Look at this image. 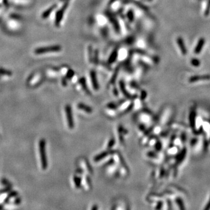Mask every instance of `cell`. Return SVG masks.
I'll return each mask as SVG.
<instances>
[{"label":"cell","instance_id":"277c9868","mask_svg":"<svg viewBox=\"0 0 210 210\" xmlns=\"http://www.w3.org/2000/svg\"><path fill=\"white\" fill-rule=\"evenodd\" d=\"M78 167L88 175H93V170L85 158H80L77 161Z\"/></svg>","mask_w":210,"mask_h":210},{"label":"cell","instance_id":"8fae6325","mask_svg":"<svg viewBox=\"0 0 210 210\" xmlns=\"http://www.w3.org/2000/svg\"><path fill=\"white\" fill-rule=\"evenodd\" d=\"M106 172L109 175L114 177L118 176L120 175L119 171V168L114 162L107 165Z\"/></svg>","mask_w":210,"mask_h":210},{"label":"cell","instance_id":"83f0119b","mask_svg":"<svg viewBox=\"0 0 210 210\" xmlns=\"http://www.w3.org/2000/svg\"><path fill=\"white\" fill-rule=\"evenodd\" d=\"M11 186H7L5 188H4V189H2V190H0V194H3V193H7V192H11Z\"/></svg>","mask_w":210,"mask_h":210},{"label":"cell","instance_id":"7c38bea8","mask_svg":"<svg viewBox=\"0 0 210 210\" xmlns=\"http://www.w3.org/2000/svg\"><path fill=\"white\" fill-rule=\"evenodd\" d=\"M210 80L209 75H195L190 77L189 79V82L190 83H194L198 81H208Z\"/></svg>","mask_w":210,"mask_h":210},{"label":"cell","instance_id":"3957f363","mask_svg":"<svg viewBox=\"0 0 210 210\" xmlns=\"http://www.w3.org/2000/svg\"><path fill=\"white\" fill-rule=\"evenodd\" d=\"M117 104L118 105V110L120 114L128 112L133 108L134 106L133 102L130 99L121 101Z\"/></svg>","mask_w":210,"mask_h":210},{"label":"cell","instance_id":"f1b7e54d","mask_svg":"<svg viewBox=\"0 0 210 210\" xmlns=\"http://www.w3.org/2000/svg\"><path fill=\"white\" fill-rule=\"evenodd\" d=\"M61 84L64 87L67 86V79L65 77H63L61 80Z\"/></svg>","mask_w":210,"mask_h":210},{"label":"cell","instance_id":"ba28073f","mask_svg":"<svg viewBox=\"0 0 210 210\" xmlns=\"http://www.w3.org/2000/svg\"><path fill=\"white\" fill-rule=\"evenodd\" d=\"M68 5V1L65 2V3H64V4L62 5L61 9H59V10L57 12L56 15V19H55V22H54L55 25L56 26H58L60 25V22H61V20L62 19V17H63L64 12H65L66 9H67Z\"/></svg>","mask_w":210,"mask_h":210},{"label":"cell","instance_id":"d4e9b609","mask_svg":"<svg viewBox=\"0 0 210 210\" xmlns=\"http://www.w3.org/2000/svg\"><path fill=\"white\" fill-rule=\"evenodd\" d=\"M115 143H116V141H115V139L114 138H111L109 140L108 143H107V145H106L107 150H111V148H112L113 146L114 145Z\"/></svg>","mask_w":210,"mask_h":210},{"label":"cell","instance_id":"484cf974","mask_svg":"<svg viewBox=\"0 0 210 210\" xmlns=\"http://www.w3.org/2000/svg\"><path fill=\"white\" fill-rule=\"evenodd\" d=\"M117 56H118V52H117V50H115L112 53V54L110 57L109 62L110 63H113L115 61V60L117 59Z\"/></svg>","mask_w":210,"mask_h":210},{"label":"cell","instance_id":"e575fe53","mask_svg":"<svg viewBox=\"0 0 210 210\" xmlns=\"http://www.w3.org/2000/svg\"><path fill=\"white\" fill-rule=\"evenodd\" d=\"M205 209H210V198H209V201L208 202V203L207 204V205H206V207H205Z\"/></svg>","mask_w":210,"mask_h":210},{"label":"cell","instance_id":"74e56055","mask_svg":"<svg viewBox=\"0 0 210 210\" xmlns=\"http://www.w3.org/2000/svg\"><path fill=\"white\" fill-rule=\"evenodd\" d=\"M3 208H4V205H3V204H0V209H3Z\"/></svg>","mask_w":210,"mask_h":210},{"label":"cell","instance_id":"603a6c76","mask_svg":"<svg viewBox=\"0 0 210 210\" xmlns=\"http://www.w3.org/2000/svg\"><path fill=\"white\" fill-rule=\"evenodd\" d=\"M56 5H53V6L51 7L50 8H49V9H47L46 11H45L43 13V14L41 15V18L43 19H45L47 18V17H49V16L50 15V14L51 13H52L53 11L55 8H56Z\"/></svg>","mask_w":210,"mask_h":210},{"label":"cell","instance_id":"8d00e7d4","mask_svg":"<svg viewBox=\"0 0 210 210\" xmlns=\"http://www.w3.org/2000/svg\"><path fill=\"white\" fill-rule=\"evenodd\" d=\"M68 1V0H60V2H62V3H65V2H67Z\"/></svg>","mask_w":210,"mask_h":210},{"label":"cell","instance_id":"9c48e42d","mask_svg":"<svg viewBox=\"0 0 210 210\" xmlns=\"http://www.w3.org/2000/svg\"><path fill=\"white\" fill-rule=\"evenodd\" d=\"M43 77L41 74L37 73L34 74L33 76L31 77V78L28 81V84H31L32 86H37L43 82Z\"/></svg>","mask_w":210,"mask_h":210},{"label":"cell","instance_id":"7a4b0ae2","mask_svg":"<svg viewBox=\"0 0 210 210\" xmlns=\"http://www.w3.org/2000/svg\"><path fill=\"white\" fill-rule=\"evenodd\" d=\"M39 156L40 160V164L41 169L46 170L48 166V162L46 152V141L44 139H41L39 143Z\"/></svg>","mask_w":210,"mask_h":210},{"label":"cell","instance_id":"d6a6232c","mask_svg":"<svg viewBox=\"0 0 210 210\" xmlns=\"http://www.w3.org/2000/svg\"><path fill=\"white\" fill-rule=\"evenodd\" d=\"M112 94H113V95L115 96H117L119 95L118 90H117L116 88H113V89H112Z\"/></svg>","mask_w":210,"mask_h":210},{"label":"cell","instance_id":"d590c367","mask_svg":"<svg viewBox=\"0 0 210 210\" xmlns=\"http://www.w3.org/2000/svg\"><path fill=\"white\" fill-rule=\"evenodd\" d=\"M98 209V207L97 205H93V207H92L91 208V209L92 210H96V209Z\"/></svg>","mask_w":210,"mask_h":210},{"label":"cell","instance_id":"4dcf8cb0","mask_svg":"<svg viewBox=\"0 0 210 210\" xmlns=\"http://www.w3.org/2000/svg\"><path fill=\"white\" fill-rule=\"evenodd\" d=\"M1 182H2V183H3V184L4 185H5V186H11L10 183H9V181L7 180L6 179H2Z\"/></svg>","mask_w":210,"mask_h":210},{"label":"cell","instance_id":"52a82bcc","mask_svg":"<svg viewBox=\"0 0 210 210\" xmlns=\"http://www.w3.org/2000/svg\"><path fill=\"white\" fill-rule=\"evenodd\" d=\"M89 176V175L84 173L80 176L81 178V186L85 191H90L92 188L91 181Z\"/></svg>","mask_w":210,"mask_h":210},{"label":"cell","instance_id":"1f68e13d","mask_svg":"<svg viewBox=\"0 0 210 210\" xmlns=\"http://www.w3.org/2000/svg\"><path fill=\"white\" fill-rule=\"evenodd\" d=\"M146 96H147V93L145 91H142L141 92V96H140V98L139 99L141 100V101H143V100H144L145 99V98H146Z\"/></svg>","mask_w":210,"mask_h":210},{"label":"cell","instance_id":"5bb4252c","mask_svg":"<svg viewBox=\"0 0 210 210\" xmlns=\"http://www.w3.org/2000/svg\"><path fill=\"white\" fill-rule=\"evenodd\" d=\"M47 76L50 78H56L59 76L60 74V71L58 69H56L54 68H48L46 71Z\"/></svg>","mask_w":210,"mask_h":210},{"label":"cell","instance_id":"9a60e30c","mask_svg":"<svg viewBox=\"0 0 210 210\" xmlns=\"http://www.w3.org/2000/svg\"><path fill=\"white\" fill-rule=\"evenodd\" d=\"M90 79L94 90L95 91H98L99 90V84H98L97 78H96V74L94 71L90 72Z\"/></svg>","mask_w":210,"mask_h":210},{"label":"cell","instance_id":"4316f807","mask_svg":"<svg viewBox=\"0 0 210 210\" xmlns=\"http://www.w3.org/2000/svg\"><path fill=\"white\" fill-rule=\"evenodd\" d=\"M190 63L193 66H194V67H198L200 66L201 62H200L199 60H198L197 58H193V59L191 60Z\"/></svg>","mask_w":210,"mask_h":210},{"label":"cell","instance_id":"cb8c5ba5","mask_svg":"<svg viewBox=\"0 0 210 210\" xmlns=\"http://www.w3.org/2000/svg\"><path fill=\"white\" fill-rule=\"evenodd\" d=\"M18 193L16 192V191H12V192H10L9 194L8 195V196H7V198L5 199L4 203L5 204L8 203L10 198H12V197H16L17 196H18Z\"/></svg>","mask_w":210,"mask_h":210},{"label":"cell","instance_id":"e0dca14e","mask_svg":"<svg viewBox=\"0 0 210 210\" xmlns=\"http://www.w3.org/2000/svg\"><path fill=\"white\" fill-rule=\"evenodd\" d=\"M176 43L178 46L179 47V49L180 50V52L181 54L185 56L187 54V49L185 46V44L184 43V40H183V38L181 37H178L176 39Z\"/></svg>","mask_w":210,"mask_h":210},{"label":"cell","instance_id":"ac0fdd59","mask_svg":"<svg viewBox=\"0 0 210 210\" xmlns=\"http://www.w3.org/2000/svg\"><path fill=\"white\" fill-rule=\"evenodd\" d=\"M205 44V39L203 37H201L198 40L197 44L196 47L194 50V53L196 54H198L201 53V50L203 49V47Z\"/></svg>","mask_w":210,"mask_h":210},{"label":"cell","instance_id":"f546056e","mask_svg":"<svg viewBox=\"0 0 210 210\" xmlns=\"http://www.w3.org/2000/svg\"><path fill=\"white\" fill-rule=\"evenodd\" d=\"M209 11H210V0L208 1V3L207 8H206V9H205V16L208 15Z\"/></svg>","mask_w":210,"mask_h":210},{"label":"cell","instance_id":"8992f818","mask_svg":"<svg viewBox=\"0 0 210 210\" xmlns=\"http://www.w3.org/2000/svg\"><path fill=\"white\" fill-rule=\"evenodd\" d=\"M65 114L66 116V120H67V124L69 129H73L74 127V119L73 113H72L71 107L69 105H66L64 108Z\"/></svg>","mask_w":210,"mask_h":210},{"label":"cell","instance_id":"d6986e66","mask_svg":"<svg viewBox=\"0 0 210 210\" xmlns=\"http://www.w3.org/2000/svg\"><path fill=\"white\" fill-rule=\"evenodd\" d=\"M119 88H120V91L122 92V94L126 98H127V99H131V98L133 97V96L128 92V90L126 88V86H125L124 83L123 82V81L120 82V84H119Z\"/></svg>","mask_w":210,"mask_h":210},{"label":"cell","instance_id":"4fadbf2b","mask_svg":"<svg viewBox=\"0 0 210 210\" xmlns=\"http://www.w3.org/2000/svg\"><path fill=\"white\" fill-rule=\"evenodd\" d=\"M139 120L141 121L143 124H149L151 123V121L152 120V117L151 116L150 113H148L147 111H143L139 115Z\"/></svg>","mask_w":210,"mask_h":210},{"label":"cell","instance_id":"5b68a950","mask_svg":"<svg viewBox=\"0 0 210 210\" xmlns=\"http://www.w3.org/2000/svg\"><path fill=\"white\" fill-rule=\"evenodd\" d=\"M61 50V47L60 46H52L47 47H42V48H38L36 49L35 53L37 55H40L60 52Z\"/></svg>","mask_w":210,"mask_h":210},{"label":"cell","instance_id":"30bf717a","mask_svg":"<svg viewBox=\"0 0 210 210\" xmlns=\"http://www.w3.org/2000/svg\"><path fill=\"white\" fill-rule=\"evenodd\" d=\"M77 88L79 91L84 92V94L86 95L90 94V92L89 91L88 88H87L85 79L84 78H81L79 79L78 84H77Z\"/></svg>","mask_w":210,"mask_h":210},{"label":"cell","instance_id":"836d02e7","mask_svg":"<svg viewBox=\"0 0 210 210\" xmlns=\"http://www.w3.org/2000/svg\"><path fill=\"white\" fill-rule=\"evenodd\" d=\"M20 202H21V200H20V198L19 197H17L15 198V200L14 204H16V205H19V204L20 203Z\"/></svg>","mask_w":210,"mask_h":210},{"label":"cell","instance_id":"2e32d148","mask_svg":"<svg viewBox=\"0 0 210 210\" xmlns=\"http://www.w3.org/2000/svg\"><path fill=\"white\" fill-rule=\"evenodd\" d=\"M77 109H78L79 110L82 111L84 113L88 114H91L92 111H93L91 107L82 103H79L78 105H77Z\"/></svg>","mask_w":210,"mask_h":210},{"label":"cell","instance_id":"44dd1931","mask_svg":"<svg viewBox=\"0 0 210 210\" xmlns=\"http://www.w3.org/2000/svg\"><path fill=\"white\" fill-rule=\"evenodd\" d=\"M202 128L205 130L206 132V137L208 141H210V123L208 122H203L202 126Z\"/></svg>","mask_w":210,"mask_h":210},{"label":"cell","instance_id":"6da1fadb","mask_svg":"<svg viewBox=\"0 0 210 210\" xmlns=\"http://www.w3.org/2000/svg\"><path fill=\"white\" fill-rule=\"evenodd\" d=\"M113 159L114 162L119 168L120 175L123 177H126L127 176H128L129 174V170L120 153L115 151L113 155Z\"/></svg>","mask_w":210,"mask_h":210},{"label":"cell","instance_id":"ffe728a7","mask_svg":"<svg viewBox=\"0 0 210 210\" xmlns=\"http://www.w3.org/2000/svg\"><path fill=\"white\" fill-rule=\"evenodd\" d=\"M105 113L108 116L112 117L118 116L119 115L121 114L118 109H110L107 107H105Z\"/></svg>","mask_w":210,"mask_h":210},{"label":"cell","instance_id":"7402d4cb","mask_svg":"<svg viewBox=\"0 0 210 210\" xmlns=\"http://www.w3.org/2000/svg\"><path fill=\"white\" fill-rule=\"evenodd\" d=\"M73 181L74 185V187L77 189H81L82 187L81 186V178L78 175H75L73 176Z\"/></svg>","mask_w":210,"mask_h":210}]
</instances>
